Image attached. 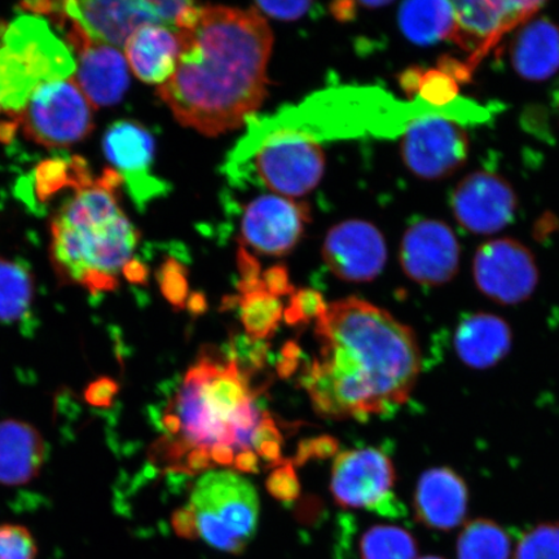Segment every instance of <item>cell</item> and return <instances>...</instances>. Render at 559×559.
<instances>
[{
    "label": "cell",
    "instance_id": "obj_29",
    "mask_svg": "<svg viewBox=\"0 0 559 559\" xmlns=\"http://www.w3.org/2000/svg\"><path fill=\"white\" fill-rule=\"evenodd\" d=\"M362 559H416L417 544L408 531L394 526L369 528L361 537Z\"/></svg>",
    "mask_w": 559,
    "mask_h": 559
},
{
    "label": "cell",
    "instance_id": "obj_9",
    "mask_svg": "<svg viewBox=\"0 0 559 559\" xmlns=\"http://www.w3.org/2000/svg\"><path fill=\"white\" fill-rule=\"evenodd\" d=\"M473 275L478 289L500 305L524 302L539 284L534 254L513 239L481 245L474 257Z\"/></svg>",
    "mask_w": 559,
    "mask_h": 559
},
{
    "label": "cell",
    "instance_id": "obj_32",
    "mask_svg": "<svg viewBox=\"0 0 559 559\" xmlns=\"http://www.w3.org/2000/svg\"><path fill=\"white\" fill-rule=\"evenodd\" d=\"M328 305L321 293L312 289H299L293 293L289 307L284 317L289 325L309 324L325 313Z\"/></svg>",
    "mask_w": 559,
    "mask_h": 559
},
{
    "label": "cell",
    "instance_id": "obj_7",
    "mask_svg": "<svg viewBox=\"0 0 559 559\" xmlns=\"http://www.w3.org/2000/svg\"><path fill=\"white\" fill-rule=\"evenodd\" d=\"M32 142L47 148H67L94 129V107L74 79L41 83L13 117Z\"/></svg>",
    "mask_w": 559,
    "mask_h": 559
},
{
    "label": "cell",
    "instance_id": "obj_26",
    "mask_svg": "<svg viewBox=\"0 0 559 559\" xmlns=\"http://www.w3.org/2000/svg\"><path fill=\"white\" fill-rule=\"evenodd\" d=\"M509 536L491 520H474L466 524L459 536V559H509Z\"/></svg>",
    "mask_w": 559,
    "mask_h": 559
},
{
    "label": "cell",
    "instance_id": "obj_5",
    "mask_svg": "<svg viewBox=\"0 0 559 559\" xmlns=\"http://www.w3.org/2000/svg\"><path fill=\"white\" fill-rule=\"evenodd\" d=\"M194 515L198 539L240 555L254 539L260 498L253 485L235 472H210L195 484L187 504Z\"/></svg>",
    "mask_w": 559,
    "mask_h": 559
},
{
    "label": "cell",
    "instance_id": "obj_31",
    "mask_svg": "<svg viewBox=\"0 0 559 559\" xmlns=\"http://www.w3.org/2000/svg\"><path fill=\"white\" fill-rule=\"evenodd\" d=\"M37 543L29 530L20 524L0 526V559H35Z\"/></svg>",
    "mask_w": 559,
    "mask_h": 559
},
{
    "label": "cell",
    "instance_id": "obj_16",
    "mask_svg": "<svg viewBox=\"0 0 559 559\" xmlns=\"http://www.w3.org/2000/svg\"><path fill=\"white\" fill-rule=\"evenodd\" d=\"M323 258L333 274L344 282L368 283L381 274L388 248L379 228L366 221H346L328 233Z\"/></svg>",
    "mask_w": 559,
    "mask_h": 559
},
{
    "label": "cell",
    "instance_id": "obj_46",
    "mask_svg": "<svg viewBox=\"0 0 559 559\" xmlns=\"http://www.w3.org/2000/svg\"><path fill=\"white\" fill-rule=\"evenodd\" d=\"M298 366L299 360L282 358L277 365V373L283 379H288V377L296 372Z\"/></svg>",
    "mask_w": 559,
    "mask_h": 559
},
{
    "label": "cell",
    "instance_id": "obj_12",
    "mask_svg": "<svg viewBox=\"0 0 559 559\" xmlns=\"http://www.w3.org/2000/svg\"><path fill=\"white\" fill-rule=\"evenodd\" d=\"M103 145L105 156L140 210L166 193L165 181L151 173L156 143L143 124L128 120L111 123Z\"/></svg>",
    "mask_w": 559,
    "mask_h": 559
},
{
    "label": "cell",
    "instance_id": "obj_22",
    "mask_svg": "<svg viewBox=\"0 0 559 559\" xmlns=\"http://www.w3.org/2000/svg\"><path fill=\"white\" fill-rule=\"evenodd\" d=\"M124 55L132 72L140 81L164 85L171 79L180 53L178 33L158 24H148L131 35L124 45Z\"/></svg>",
    "mask_w": 559,
    "mask_h": 559
},
{
    "label": "cell",
    "instance_id": "obj_21",
    "mask_svg": "<svg viewBox=\"0 0 559 559\" xmlns=\"http://www.w3.org/2000/svg\"><path fill=\"white\" fill-rule=\"evenodd\" d=\"M513 335L504 319L492 313L467 314L454 333V348L461 361L474 369H487L506 358Z\"/></svg>",
    "mask_w": 559,
    "mask_h": 559
},
{
    "label": "cell",
    "instance_id": "obj_27",
    "mask_svg": "<svg viewBox=\"0 0 559 559\" xmlns=\"http://www.w3.org/2000/svg\"><path fill=\"white\" fill-rule=\"evenodd\" d=\"M240 318L250 340L262 341L274 335L283 317V304L265 289L247 293L239 298Z\"/></svg>",
    "mask_w": 559,
    "mask_h": 559
},
{
    "label": "cell",
    "instance_id": "obj_25",
    "mask_svg": "<svg viewBox=\"0 0 559 559\" xmlns=\"http://www.w3.org/2000/svg\"><path fill=\"white\" fill-rule=\"evenodd\" d=\"M34 280L23 262L0 258V324H17L32 311Z\"/></svg>",
    "mask_w": 559,
    "mask_h": 559
},
{
    "label": "cell",
    "instance_id": "obj_3",
    "mask_svg": "<svg viewBox=\"0 0 559 559\" xmlns=\"http://www.w3.org/2000/svg\"><path fill=\"white\" fill-rule=\"evenodd\" d=\"M257 395L248 370L233 353L225 359L207 347L166 405L160 418L164 436L150 451L153 465L165 473H181L187 454L194 450L210 453L221 445L237 453L253 450L265 415Z\"/></svg>",
    "mask_w": 559,
    "mask_h": 559
},
{
    "label": "cell",
    "instance_id": "obj_1",
    "mask_svg": "<svg viewBox=\"0 0 559 559\" xmlns=\"http://www.w3.org/2000/svg\"><path fill=\"white\" fill-rule=\"evenodd\" d=\"M319 356L302 384L320 416L368 421L407 403L421 373L416 334L356 297L328 305L314 330Z\"/></svg>",
    "mask_w": 559,
    "mask_h": 559
},
{
    "label": "cell",
    "instance_id": "obj_6",
    "mask_svg": "<svg viewBox=\"0 0 559 559\" xmlns=\"http://www.w3.org/2000/svg\"><path fill=\"white\" fill-rule=\"evenodd\" d=\"M254 157L262 183L286 198H302L318 187L325 171V155L319 142L289 129H249L229 158L239 167Z\"/></svg>",
    "mask_w": 559,
    "mask_h": 559
},
{
    "label": "cell",
    "instance_id": "obj_36",
    "mask_svg": "<svg viewBox=\"0 0 559 559\" xmlns=\"http://www.w3.org/2000/svg\"><path fill=\"white\" fill-rule=\"evenodd\" d=\"M269 493L272 498L290 502L299 498L300 484L295 471L293 461L284 460L282 464L274 467L267 480H265Z\"/></svg>",
    "mask_w": 559,
    "mask_h": 559
},
{
    "label": "cell",
    "instance_id": "obj_8",
    "mask_svg": "<svg viewBox=\"0 0 559 559\" xmlns=\"http://www.w3.org/2000/svg\"><path fill=\"white\" fill-rule=\"evenodd\" d=\"M395 479L393 461L381 450L346 451L334 460L331 491L342 508L397 515L403 508L393 495Z\"/></svg>",
    "mask_w": 559,
    "mask_h": 559
},
{
    "label": "cell",
    "instance_id": "obj_42",
    "mask_svg": "<svg viewBox=\"0 0 559 559\" xmlns=\"http://www.w3.org/2000/svg\"><path fill=\"white\" fill-rule=\"evenodd\" d=\"M424 73V69L414 67L407 70L400 75V85L404 91V94L408 97H414L418 95L419 82H421V76Z\"/></svg>",
    "mask_w": 559,
    "mask_h": 559
},
{
    "label": "cell",
    "instance_id": "obj_45",
    "mask_svg": "<svg viewBox=\"0 0 559 559\" xmlns=\"http://www.w3.org/2000/svg\"><path fill=\"white\" fill-rule=\"evenodd\" d=\"M187 307L194 317H200V314L205 313L207 310L206 297L202 293L195 292L191 297H188Z\"/></svg>",
    "mask_w": 559,
    "mask_h": 559
},
{
    "label": "cell",
    "instance_id": "obj_39",
    "mask_svg": "<svg viewBox=\"0 0 559 559\" xmlns=\"http://www.w3.org/2000/svg\"><path fill=\"white\" fill-rule=\"evenodd\" d=\"M262 282L265 290L275 297L292 296L296 292L289 280V272L285 265H272L264 272Z\"/></svg>",
    "mask_w": 559,
    "mask_h": 559
},
{
    "label": "cell",
    "instance_id": "obj_50",
    "mask_svg": "<svg viewBox=\"0 0 559 559\" xmlns=\"http://www.w3.org/2000/svg\"><path fill=\"white\" fill-rule=\"evenodd\" d=\"M558 105H559V102H558Z\"/></svg>",
    "mask_w": 559,
    "mask_h": 559
},
{
    "label": "cell",
    "instance_id": "obj_49",
    "mask_svg": "<svg viewBox=\"0 0 559 559\" xmlns=\"http://www.w3.org/2000/svg\"><path fill=\"white\" fill-rule=\"evenodd\" d=\"M421 559H443V558H440V557H425V558H421Z\"/></svg>",
    "mask_w": 559,
    "mask_h": 559
},
{
    "label": "cell",
    "instance_id": "obj_33",
    "mask_svg": "<svg viewBox=\"0 0 559 559\" xmlns=\"http://www.w3.org/2000/svg\"><path fill=\"white\" fill-rule=\"evenodd\" d=\"M459 94V82L440 69L425 70L419 82L418 95L426 104L445 105Z\"/></svg>",
    "mask_w": 559,
    "mask_h": 559
},
{
    "label": "cell",
    "instance_id": "obj_34",
    "mask_svg": "<svg viewBox=\"0 0 559 559\" xmlns=\"http://www.w3.org/2000/svg\"><path fill=\"white\" fill-rule=\"evenodd\" d=\"M160 289L167 300L179 310H183L188 300V271L177 260H167L158 271Z\"/></svg>",
    "mask_w": 559,
    "mask_h": 559
},
{
    "label": "cell",
    "instance_id": "obj_35",
    "mask_svg": "<svg viewBox=\"0 0 559 559\" xmlns=\"http://www.w3.org/2000/svg\"><path fill=\"white\" fill-rule=\"evenodd\" d=\"M283 437L274 419L265 414L255 431L253 450L265 465L276 467L285 459L282 456Z\"/></svg>",
    "mask_w": 559,
    "mask_h": 559
},
{
    "label": "cell",
    "instance_id": "obj_23",
    "mask_svg": "<svg viewBox=\"0 0 559 559\" xmlns=\"http://www.w3.org/2000/svg\"><path fill=\"white\" fill-rule=\"evenodd\" d=\"M510 58L522 79H550L559 70V27L548 19L530 20L516 34Z\"/></svg>",
    "mask_w": 559,
    "mask_h": 559
},
{
    "label": "cell",
    "instance_id": "obj_24",
    "mask_svg": "<svg viewBox=\"0 0 559 559\" xmlns=\"http://www.w3.org/2000/svg\"><path fill=\"white\" fill-rule=\"evenodd\" d=\"M401 29L414 44L428 46L451 39L454 32L453 2H407L400 10Z\"/></svg>",
    "mask_w": 559,
    "mask_h": 559
},
{
    "label": "cell",
    "instance_id": "obj_11",
    "mask_svg": "<svg viewBox=\"0 0 559 559\" xmlns=\"http://www.w3.org/2000/svg\"><path fill=\"white\" fill-rule=\"evenodd\" d=\"M467 155L469 139L465 130L444 117H419L405 130L404 164L419 178L450 177L465 164Z\"/></svg>",
    "mask_w": 559,
    "mask_h": 559
},
{
    "label": "cell",
    "instance_id": "obj_37",
    "mask_svg": "<svg viewBox=\"0 0 559 559\" xmlns=\"http://www.w3.org/2000/svg\"><path fill=\"white\" fill-rule=\"evenodd\" d=\"M338 440L331 436L306 439L300 442L293 465L302 466L310 460H325L338 452Z\"/></svg>",
    "mask_w": 559,
    "mask_h": 559
},
{
    "label": "cell",
    "instance_id": "obj_18",
    "mask_svg": "<svg viewBox=\"0 0 559 559\" xmlns=\"http://www.w3.org/2000/svg\"><path fill=\"white\" fill-rule=\"evenodd\" d=\"M64 15L79 25L88 37L111 47H124L139 27L159 24L152 2H64Z\"/></svg>",
    "mask_w": 559,
    "mask_h": 559
},
{
    "label": "cell",
    "instance_id": "obj_43",
    "mask_svg": "<svg viewBox=\"0 0 559 559\" xmlns=\"http://www.w3.org/2000/svg\"><path fill=\"white\" fill-rule=\"evenodd\" d=\"M191 2H152L160 23H175V19Z\"/></svg>",
    "mask_w": 559,
    "mask_h": 559
},
{
    "label": "cell",
    "instance_id": "obj_17",
    "mask_svg": "<svg viewBox=\"0 0 559 559\" xmlns=\"http://www.w3.org/2000/svg\"><path fill=\"white\" fill-rule=\"evenodd\" d=\"M457 222L469 233L491 235L514 219L516 195L506 179L478 171L460 181L452 195Z\"/></svg>",
    "mask_w": 559,
    "mask_h": 559
},
{
    "label": "cell",
    "instance_id": "obj_47",
    "mask_svg": "<svg viewBox=\"0 0 559 559\" xmlns=\"http://www.w3.org/2000/svg\"><path fill=\"white\" fill-rule=\"evenodd\" d=\"M358 4L360 7H366V9L373 10L380 9V7L389 5L391 2H360Z\"/></svg>",
    "mask_w": 559,
    "mask_h": 559
},
{
    "label": "cell",
    "instance_id": "obj_30",
    "mask_svg": "<svg viewBox=\"0 0 559 559\" xmlns=\"http://www.w3.org/2000/svg\"><path fill=\"white\" fill-rule=\"evenodd\" d=\"M514 559H559V522L542 523L527 531Z\"/></svg>",
    "mask_w": 559,
    "mask_h": 559
},
{
    "label": "cell",
    "instance_id": "obj_14",
    "mask_svg": "<svg viewBox=\"0 0 559 559\" xmlns=\"http://www.w3.org/2000/svg\"><path fill=\"white\" fill-rule=\"evenodd\" d=\"M70 45L79 59L73 76L93 107H109L122 100L130 85L129 64L116 47L88 37L72 20H67Z\"/></svg>",
    "mask_w": 559,
    "mask_h": 559
},
{
    "label": "cell",
    "instance_id": "obj_44",
    "mask_svg": "<svg viewBox=\"0 0 559 559\" xmlns=\"http://www.w3.org/2000/svg\"><path fill=\"white\" fill-rule=\"evenodd\" d=\"M332 15L340 23H348L356 19L358 13V3L355 2H335L330 5Z\"/></svg>",
    "mask_w": 559,
    "mask_h": 559
},
{
    "label": "cell",
    "instance_id": "obj_13",
    "mask_svg": "<svg viewBox=\"0 0 559 559\" xmlns=\"http://www.w3.org/2000/svg\"><path fill=\"white\" fill-rule=\"evenodd\" d=\"M307 222H310L309 205L263 195L245 210L240 241L264 255H286L302 239Z\"/></svg>",
    "mask_w": 559,
    "mask_h": 559
},
{
    "label": "cell",
    "instance_id": "obj_19",
    "mask_svg": "<svg viewBox=\"0 0 559 559\" xmlns=\"http://www.w3.org/2000/svg\"><path fill=\"white\" fill-rule=\"evenodd\" d=\"M469 491L451 467H432L419 478L415 492L418 522L431 530L450 531L465 521Z\"/></svg>",
    "mask_w": 559,
    "mask_h": 559
},
{
    "label": "cell",
    "instance_id": "obj_48",
    "mask_svg": "<svg viewBox=\"0 0 559 559\" xmlns=\"http://www.w3.org/2000/svg\"><path fill=\"white\" fill-rule=\"evenodd\" d=\"M0 114L9 115V110H7L5 97L2 88H0Z\"/></svg>",
    "mask_w": 559,
    "mask_h": 559
},
{
    "label": "cell",
    "instance_id": "obj_4",
    "mask_svg": "<svg viewBox=\"0 0 559 559\" xmlns=\"http://www.w3.org/2000/svg\"><path fill=\"white\" fill-rule=\"evenodd\" d=\"M121 185L120 175L107 170L75 191L55 215L51 258L62 282L91 293L117 288L140 239L118 204L116 188Z\"/></svg>",
    "mask_w": 559,
    "mask_h": 559
},
{
    "label": "cell",
    "instance_id": "obj_20",
    "mask_svg": "<svg viewBox=\"0 0 559 559\" xmlns=\"http://www.w3.org/2000/svg\"><path fill=\"white\" fill-rule=\"evenodd\" d=\"M46 460L44 437L20 419L0 421V485L20 487L38 477Z\"/></svg>",
    "mask_w": 559,
    "mask_h": 559
},
{
    "label": "cell",
    "instance_id": "obj_2",
    "mask_svg": "<svg viewBox=\"0 0 559 559\" xmlns=\"http://www.w3.org/2000/svg\"><path fill=\"white\" fill-rule=\"evenodd\" d=\"M178 35L177 68L157 90L177 121L207 136L247 122L267 96L274 46L261 12L202 7L198 26Z\"/></svg>",
    "mask_w": 559,
    "mask_h": 559
},
{
    "label": "cell",
    "instance_id": "obj_41",
    "mask_svg": "<svg viewBox=\"0 0 559 559\" xmlns=\"http://www.w3.org/2000/svg\"><path fill=\"white\" fill-rule=\"evenodd\" d=\"M261 460L253 450L241 451L236 454L234 469L247 474L260 473Z\"/></svg>",
    "mask_w": 559,
    "mask_h": 559
},
{
    "label": "cell",
    "instance_id": "obj_40",
    "mask_svg": "<svg viewBox=\"0 0 559 559\" xmlns=\"http://www.w3.org/2000/svg\"><path fill=\"white\" fill-rule=\"evenodd\" d=\"M237 263H239V271L241 282L243 283H258L261 282V264L255 260L249 251L245 250L241 245L239 253H237Z\"/></svg>",
    "mask_w": 559,
    "mask_h": 559
},
{
    "label": "cell",
    "instance_id": "obj_38",
    "mask_svg": "<svg viewBox=\"0 0 559 559\" xmlns=\"http://www.w3.org/2000/svg\"><path fill=\"white\" fill-rule=\"evenodd\" d=\"M313 4L310 2H258L260 12L283 21H296L304 17Z\"/></svg>",
    "mask_w": 559,
    "mask_h": 559
},
{
    "label": "cell",
    "instance_id": "obj_10",
    "mask_svg": "<svg viewBox=\"0 0 559 559\" xmlns=\"http://www.w3.org/2000/svg\"><path fill=\"white\" fill-rule=\"evenodd\" d=\"M544 3L540 2H454V32L451 40L469 51L466 66L475 67L499 45L504 35L533 19Z\"/></svg>",
    "mask_w": 559,
    "mask_h": 559
},
{
    "label": "cell",
    "instance_id": "obj_15",
    "mask_svg": "<svg viewBox=\"0 0 559 559\" xmlns=\"http://www.w3.org/2000/svg\"><path fill=\"white\" fill-rule=\"evenodd\" d=\"M400 258L404 274L412 282L426 286L443 285L459 271L457 237L443 222L419 221L405 230Z\"/></svg>",
    "mask_w": 559,
    "mask_h": 559
},
{
    "label": "cell",
    "instance_id": "obj_28",
    "mask_svg": "<svg viewBox=\"0 0 559 559\" xmlns=\"http://www.w3.org/2000/svg\"><path fill=\"white\" fill-rule=\"evenodd\" d=\"M94 181L85 159L80 157L68 160L53 159L39 166L35 174V190L40 200H46L64 187H73L79 191L83 187L93 185Z\"/></svg>",
    "mask_w": 559,
    "mask_h": 559
}]
</instances>
